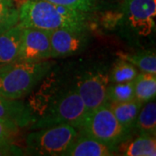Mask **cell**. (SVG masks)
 <instances>
[{"instance_id":"7c38bea8","label":"cell","mask_w":156,"mask_h":156,"mask_svg":"<svg viewBox=\"0 0 156 156\" xmlns=\"http://www.w3.org/2000/svg\"><path fill=\"white\" fill-rule=\"evenodd\" d=\"M0 121L11 122L20 128L28 125L32 121V116L22 101L0 95Z\"/></svg>"},{"instance_id":"8992f818","label":"cell","mask_w":156,"mask_h":156,"mask_svg":"<svg viewBox=\"0 0 156 156\" xmlns=\"http://www.w3.org/2000/svg\"><path fill=\"white\" fill-rule=\"evenodd\" d=\"M109 76L107 73H90L77 83L76 91L89 113L107 103V88Z\"/></svg>"},{"instance_id":"2e32d148","label":"cell","mask_w":156,"mask_h":156,"mask_svg":"<svg viewBox=\"0 0 156 156\" xmlns=\"http://www.w3.org/2000/svg\"><path fill=\"white\" fill-rule=\"evenodd\" d=\"M134 127L140 134H148L155 136L156 134V104L154 101H147L140 109Z\"/></svg>"},{"instance_id":"4fadbf2b","label":"cell","mask_w":156,"mask_h":156,"mask_svg":"<svg viewBox=\"0 0 156 156\" xmlns=\"http://www.w3.org/2000/svg\"><path fill=\"white\" fill-rule=\"evenodd\" d=\"M106 104L120 124L131 132L132 128H134L136 118L143 103L134 99L124 102H107Z\"/></svg>"},{"instance_id":"5b68a950","label":"cell","mask_w":156,"mask_h":156,"mask_svg":"<svg viewBox=\"0 0 156 156\" xmlns=\"http://www.w3.org/2000/svg\"><path fill=\"white\" fill-rule=\"evenodd\" d=\"M89 112L76 90L68 91L52 104L49 110L34 123L31 129L69 125L76 129L83 123Z\"/></svg>"},{"instance_id":"277c9868","label":"cell","mask_w":156,"mask_h":156,"mask_svg":"<svg viewBox=\"0 0 156 156\" xmlns=\"http://www.w3.org/2000/svg\"><path fill=\"white\" fill-rule=\"evenodd\" d=\"M78 134L95 139L115 148L128 137L130 131L124 128L117 121L107 104L89 113Z\"/></svg>"},{"instance_id":"9c48e42d","label":"cell","mask_w":156,"mask_h":156,"mask_svg":"<svg viewBox=\"0 0 156 156\" xmlns=\"http://www.w3.org/2000/svg\"><path fill=\"white\" fill-rule=\"evenodd\" d=\"M50 57H64L76 54L86 43L85 30L56 29L50 30Z\"/></svg>"},{"instance_id":"ffe728a7","label":"cell","mask_w":156,"mask_h":156,"mask_svg":"<svg viewBox=\"0 0 156 156\" xmlns=\"http://www.w3.org/2000/svg\"><path fill=\"white\" fill-rule=\"evenodd\" d=\"M138 69L130 62L120 59L112 69L109 76V83H119L133 81L138 75Z\"/></svg>"},{"instance_id":"44dd1931","label":"cell","mask_w":156,"mask_h":156,"mask_svg":"<svg viewBox=\"0 0 156 156\" xmlns=\"http://www.w3.org/2000/svg\"><path fill=\"white\" fill-rule=\"evenodd\" d=\"M57 5L64 6L76 11L89 13L97 6L98 0H46Z\"/></svg>"},{"instance_id":"e0dca14e","label":"cell","mask_w":156,"mask_h":156,"mask_svg":"<svg viewBox=\"0 0 156 156\" xmlns=\"http://www.w3.org/2000/svg\"><path fill=\"white\" fill-rule=\"evenodd\" d=\"M127 156H155V136L148 134H140L131 141L124 152Z\"/></svg>"},{"instance_id":"30bf717a","label":"cell","mask_w":156,"mask_h":156,"mask_svg":"<svg viewBox=\"0 0 156 156\" xmlns=\"http://www.w3.org/2000/svg\"><path fill=\"white\" fill-rule=\"evenodd\" d=\"M22 25L17 24L0 33V65L17 61L21 46Z\"/></svg>"},{"instance_id":"7402d4cb","label":"cell","mask_w":156,"mask_h":156,"mask_svg":"<svg viewBox=\"0 0 156 156\" xmlns=\"http://www.w3.org/2000/svg\"><path fill=\"white\" fill-rule=\"evenodd\" d=\"M19 131V127L11 122L0 121V143L13 142Z\"/></svg>"},{"instance_id":"3957f363","label":"cell","mask_w":156,"mask_h":156,"mask_svg":"<svg viewBox=\"0 0 156 156\" xmlns=\"http://www.w3.org/2000/svg\"><path fill=\"white\" fill-rule=\"evenodd\" d=\"M77 135V129L69 125L35 129L26 136L24 152L31 155H62Z\"/></svg>"},{"instance_id":"d6986e66","label":"cell","mask_w":156,"mask_h":156,"mask_svg":"<svg viewBox=\"0 0 156 156\" xmlns=\"http://www.w3.org/2000/svg\"><path fill=\"white\" fill-rule=\"evenodd\" d=\"M19 20V7L14 0H0V33L17 24Z\"/></svg>"},{"instance_id":"7a4b0ae2","label":"cell","mask_w":156,"mask_h":156,"mask_svg":"<svg viewBox=\"0 0 156 156\" xmlns=\"http://www.w3.org/2000/svg\"><path fill=\"white\" fill-rule=\"evenodd\" d=\"M53 62L16 61L0 65V95L21 100L50 72Z\"/></svg>"},{"instance_id":"9a60e30c","label":"cell","mask_w":156,"mask_h":156,"mask_svg":"<svg viewBox=\"0 0 156 156\" xmlns=\"http://www.w3.org/2000/svg\"><path fill=\"white\" fill-rule=\"evenodd\" d=\"M120 59L130 62L141 72L156 74V55L153 51H140L136 53H117Z\"/></svg>"},{"instance_id":"6da1fadb","label":"cell","mask_w":156,"mask_h":156,"mask_svg":"<svg viewBox=\"0 0 156 156\" xmlns=\"http://www.w3.org/2000/svg\"><path fill=\"white\" fill-rule=\"evenodd\" d=\"M88 14L46 0H26L19 7L18 23L23 27L48 31L56 29L85 30Z\"/></svg>"},{"instance_id":"ac0fdd59","label":"cell","mask_w":156,"mask_h":156,"mask_svg":"<svg viewBox=\"0 0 156 156\" xmlns=\"http://www.w3.org/2000/svg\"><path fill=\"white\" fill-rule=\"evenodd\" d=\"M134 99V80L119 83H109L107 88V102H124Z\"/></svg>"},{"instance_id":"52a82bcc","label":"cell","mask_w":156,"mask_h":156,"mask_svg":"<svg viewBox=\"0 0 156 156\" xmlns=\"http://www.w3.org/2000/svg\"><path fill=\"white\" fill-rule=\"evenodd\" d=\"M49 58L50 32L32 27H23L17 61H42Z\"/></svg>"},{"instance_id":"ba28073f","label":"cell","mask_w":156,"mask_h":156,"mask_svg":"<svg viewBox=\"0 0 156 156\" xmlns=\"http://www.w3.org/2000/svg\"><path fill=\"white\" fill-rule=\"evenodd\" d=\"M124 9L130 25L142 36H147L155 26L156 0H126Z\"/></svg>"},{"instance_id":"5bb4252c","label":"cell","mask_w":156,"mask_h":156,"mask_svg":"<svg viewBox=\"0 0 156 156\" xmlns=\"http://www.w3.org/2000/svg\"><path fill=\"white\" fill-rule=\"evenodd\" d=\"M135 99L142 103L154 100L156 95V74L140 72L134 79Z\"/></svg>"},{"instance_id":"603a6c76","label":"cell","mask_w":156,"mask_h":156,"mask_svg":"<svg viewBox=\"0 0 156 156\" xmlns=\"http://www.w3.org/2000/svg\"><path fill=\"white\" fill-rule=\"evenodd\" d=\"M24 153L23 149L15 145L13 142L0 143V156L24 155Z\"/></svg>"},{"instance_id":"8fae6325","label":"cell","mask_w":156,"mask_h":156,"mask_svg":"<svg viewBox=\"0 0 156 156\" xmlns=\"http://www.w3.org/2000/svg\"><path fill=\"white\" fill-rule=\"evenodd\" d=\"M114 148L90 137L79 134L62 156H110Z\"/></svg>"}]
</instances>
